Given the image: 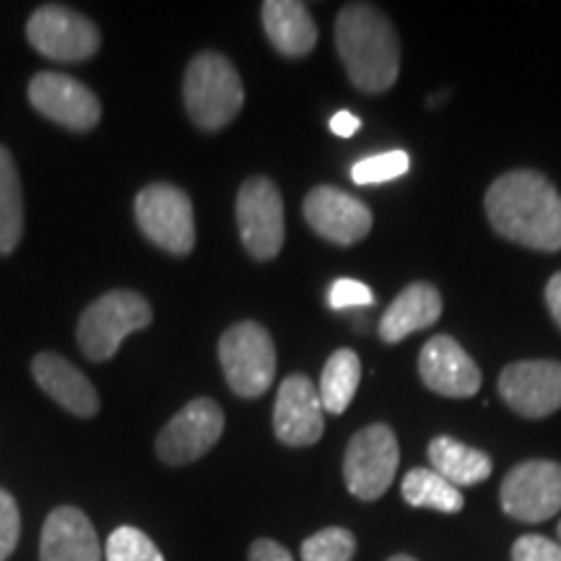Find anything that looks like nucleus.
<instances>
[{
	"label": "nucleus",
	"instance_id": "obj_11",
	"mask_svg": "<svg viewBox=\"0 0 561 561\" xmlns=\"http://www.w3.org/2000/svg\"><path fill=\"white\" fill-rule=\"evenodd\" d=\"M224 434V411L210 398H195L159 432L157 455L167 466H187L203 458Z\"/></svg>",
	"mask_w": 561,
	"mask_h": 561
},
{
	"label": "nucleus",
	"instance_id": "obj_7",
	"mask_svg": "<svg viewBox=\"0 0 561 561\" xmlns=\"http://www.w3.org/2000/svg\"><path fill=\"white\" fill-rule=\"evenodd\" d=\"M136 221L157 248L172 255H187L195 248L193 203L185 191L153 182L136 198Z\"/></svg>",
	"mask_w": 561,
	"mask_h": 561
},
{
	"label": "nucleus",
	"instance_id": "obj_30",
	"mask_svg": "<svg viewBox=\"0 0 561 561\" xmlns=\"http://www.w3.org/2000/svg\"><path fill=\"white\" fill-rule=\"evenodd\" d=\"M512 561H561V543L543 536H520L512 546Z\"/></svg>",
	"mask_w": 561,
	"mask_h": 561
},
{
	"label": "nucleus",
	"instance_id": "obj_4",
	"mask_svg": "<svg viewBox=\"0 0 561 561\" xmlns=\"http://www.w3.org/2000/svg\"><path fill=\"white\" fill-rule=\"evenodd\" d=\"M153 320L151 305L130 289L107 291L83 310L79 320L81 351L91 362H107L130 333L144 331Z\"/></svg>",
	"mask_w": 561,
	"mask_h": 561
},
{
	"label": "nucleus",
	"instance_id": "obj_25",
	"mask_svg": "<svg viewBox=\"0 0 561 561\" xmlns=\"http://www.w3.org/2000/svg\"><path fill=\"white\" fill-rule=\"evenodd\" d=\"M107 561H167L159 546L146 536L144 530L133 525H121L110 533L107 549H104Z\"/></svg>",
	"mask_w": 561,
	"mask_h": 561
},
{
	"label": "nucleus",
	"instance_id": "obj_24",
	"mask_svg": "<svg viewBox=\"0 0 561 561\" xmlns=\"http://www.w3.org/2000/svg\"><path fill=\"white\" fill-rule=\"evenodd\" d=\"M401 494L411 507L437 510L445 512V515H455V512H460L462 504H466L460 489L453 486L447 479H442V476L437 471H432V468H413V471L405 473L401 483Z\"/></svg>",
	"mask_w": 561,
	"mask_h": 561
},
{
	"label": "nucleus",
	"instance_id": "obj_6",
	"mask_svg": "<svg viewBox=\"0 0 561 561\" xmlns=\"http://www.w3.org/2000/svg\"><path fill=\"white\" fill-rule=\"evenodd\" d=\"M401 450L388 424H369L351 437L343 458V479L356 500L375 502L396 481Z\"/></svg>",
	"mask_w": 561,
	"mask_h": 561
},
{
	"label": "nucleus",
	"instance_id": "obj_13",
	"mask_svg": "<svg viewBox=\"0 0 561 561\" xmlns=\"http://www.w3.org/2000/svg\"><path fill=\"white\" fill-rule=\"evenodd\" d=\"M496 388L502 401L520 416H551L561 409V364L549 359L507 364Z\"/></svg>",
	"mask_w": 561,
	"mask_h": 561
},
{
	"label": "nucleus",
	"instance_id": "obj_5",
	"mask_svg": "<svg viewBox=\"0 0 561 561\" xmlns=\"http://www.w3.org/2000/svg\"><path fill=\"white\" fill-rule=\"evenodd\" d=\"M219 359L229 388L240 398H261L276 375V346L261 322H237L219 341Z\"/></svg>",
	"mask_w": 561,
	"mask_h": 561
},
{
	"label": "nucleus",
	"instance_id": "obj_1",
	"mask_svg": "<svg viewBox=\"0 0 561 561\" xmlns=\"http://www.w3.org/2000/svg\"><path fill=\"white\" fill-rule=\"evenodd\" d=\"M486 216L496 234L523 248L561 250V193L536 170H515L491 182Z\"/></svg>",
	"mask_w": 561,
	"mask_h": 561
},
{
	"label": "nucleus",
	"instance_id": "obj_15",
	"mask_svg": "<svg viewBox=\"0 0 561 561\" xmlns=\"http://www.w3.org/2000/svg\"><path fill=\"white\" fill-rule=\"evenodd\" d=\"M305 219L322 240L343 244V248L362 242L371 229V210L367 203L333 185L312 187L305 198Z\"/></svg>",
	"mask_w": 561,
	"mask_h": 561
},
{
	"label": "nucleus",
	"instance_id": "obj_21",
	"mask_svg": "<svg viewBox=\"0 0 561 561\" xmlns=\"http://www.w3.org/2000/svg\"><path fill=\"white\" fill-rule=\"evenodd\" d=\"M430 462L432 471H437L442 479H447L453 486H476V483L486 481L494 462L479 447H468L455 437L439 434L430 442Z\"/></svg>",
	"mask_w": 561,
	"mask_h": 561
},
{
	"label": "nucleus",
	"instance_id": "obj_22",
	"mask_svg": "<svg viewBox=\"0 0 561 561\" xmlns=\"http://www.w3.org/2000/svg\"><path fill=\"white\" fill-rule=\"evenodd\" d=\"M24 234V198L11 151L0 146V255H11Z\"/></svg>",
	"mask_w": 561,
	"mask_h": 561
},
{
	"label": "nucleus",
	"instance_id": "obj_10",
	"mask_svg": "<svg viewBox=\"0 0 561 561\" xmlns=\"http://www.w3.org/2000/svg\"><path fill=\"white\" fill-rule=\"evenodd\" d=\"M502 510L520 523L551 520L561 510V462L525 460L504 476Z\"/></svg>",
	"mask_w": 561,
	"mask_h": 561
},
{
	"label": "nucleus",
	"instance_id": "obj_28",
	"mask_svg": "<svg viewBox=\"0 0 561 561\" xmlns=\"http://www.w3.org/2000/svg\"><path fill=\"white\" fill-rule=\"evenodd\" d=\"M328 305L335 312L351 310V307H369L375 305V291L356 278H339L328 291Z\"/></svg>",
	"mask_w": 561,
	"mask_h": 561
},
{
	"label": "nucleus",
	"instance_id": "obj_35",
	"mask_svg": "<svg viewBox=\"0 0 561 561\" xmlns=\"http://www.w3.org/2000/svg\"><path fill=\"white\" fill-rule=\"evenodd\" d=\"M557 533H559V541H561V523H559V530Z\"/></svg>",
	"mask_w": 561,
	"mask_h": 561
},
{
	"label": "nucleus",
	"instance_id": "obj_26",
	"mask_svg": "<svg viewBox=\"0 0 561 561\" xmlns=\"http://www.w3.org/2000/svg\"><path fill=\"white\" fill-rule=\"evenodd\" d=\"M356 538L346 528H325L301 543V561H351Z\"/></svg>",
	"mask_w": 561,
	"mask_h": 561
},
{
	"label": "nucleus",
	"instance_id": "obj_18",
	"mask_svg": "<svg viewBox=\"0 0 561 561\" xmlns=\"http://www.w3.org/2000/svg\"><path fill=\"white\" fill-rule=\"evenodd\" d=\"M32 375L39 388L73 416L89 419L100 411V396L89 377L53 351H42L34 356Z\"/></svg>",
	"mask_w": 561,
	"mask_h": 561
},
{
	"label": "nucleus",
	"instance_id": "obj_27",
	"mask_svg": "<svg viewBox=\"0 0 561 561\" xmlns=\"http://www.w3.org/2000/svg\"><path fill=\"white\" fill-rule=\"evenodd\" d=\"M411 159L405 151H385L377 153V157H367L356 161L351 167V180L356 185H380V182H390L403 178L409 172Z\"/></svg>",
	"mask_w": 561,
	"mask_h": 561
},
{
	"label": "nucleus",
	"instance_id": "obj_23",
	"mask_svg": "<svg viewBox=\"0 0 561 561\" xmlns=\"http://www.w3.org/2000/svg\"><path fill=\"white\" fill-rule=\"evenodd\" d=\"M362 380V364L359 356L351 348H339L328 359L325 369H322L318 392L322 409L331 413H343L354 401L356 390H359Z\"/></svg>",
	"mask_w": 561,
	"mask_h": 561
},
{
	"label": "nucleus",
	"instance_id": "obj_31",
	"mask_svg": "<svg viewBox=\"0 0 561 561\" xmlns=\"http://www.w3.org/2000/svg\"><path fill=\"white\" fill-rule=\"evenodd\" d=\"M248 561H294V557L286 546L273 541V538H257V541L250 546Z\"/></svg>",
	"mask_w": 561,
	"mask_h": 561
},
{
	"label": "nucleus",
	"instance_id": "obj_12",
	"mask_svg": "<svg viewBox=\"0 0 561 561\" xmlns=\"http://www.w3.org/2000/svg\"><path fill=\"white\" fill-rule=\"evenodd\" d=\"M30 102L47 121L76 133L94 130L102 117V104L94 91L53 70H42L34 76L30 83Z\"/></svg>",
	"mask_w": 561,
	"mask_h": 561
},
{
	"label": "nucleus",
	"instance_id": "obj_34",
	"mask_svg": "<svg viewBox=\"0 0 561 561\" xmlns=\"http://www.w3.org/2000/svg\"><path fill=\"white\" fill-rule=\"evenodd\" d=\"M388 561H416V559L409 557V553H396V557H390Z\"/></svg>",
	"mask_w": 561,
	"mask_h": 561
},
{
	"label": "nucleus",
	"instance_id": "obj_29",
	"mask_svg": "<svg viewBox=\"0 0 561 561\" xmlns=\"http://www.w3.org/2000/svg\"><path fill=\"white\" fill-rule=\"evenodd\" d=\"M21 536L19 504L5 489H0V561H5L16 551Z\"/></svg>",
	"mask_w": 561,
	"mask_h": 561
},
{
	"label": "nucleus",
	"instance_id": "obj_9",
	"mask_svg": "<svg viewBox=\"0 0 561 561\" xmlns=\"http://www.w3.org/2000/svg\"><path fill=\"white\" fill-rule=\"evenodd\" d=\"M26 37L34 50L58 62L89 60L102 45L94 21L66 5H42L34 11L26 24Z\"/></svg>",
	"mask_w": 561,
	"mask_h": 561
},
{
	"label": "nucleus",
	"instance_id": "obj_19",
	"mask_svg": "<svg viewBox=\"0 0 561 561\" xmlns=\"http://www.w3.org/2000/svg\"><path fill=\"white\" fill-rule=\"evenodd\" d=\"M442 314V297L426 280H416V284L405 286L398 294L396 301L385 310L377 325V333L385 343H401L405 335L424 331V328L434 325Z\"/></svg>",
	"mask_w": 561,
	"mask_h": 561
},
{
	"label": "nucleus",
	"instance_id": "obj_3",
	"mask_svg": "<svg viewBox=\"0 0 561 561\" xmlns=\"http://www.w3.org/2000/svg\"><path fill=\"white\" fill-rule=\"evenodd\" d=\"M191 121L201 130H221L240 115L244 89L237 68L221 53H201L191 60L182 83Z\"/></svg>",
	"mask_w": 561,
	"mask_h": 561
},
{
	"label": "nucleus",
	"instance_id": "obj_33",
	"mask_svg": "<svg viewBox=\"0 0 561 561\" xmlns=\"http://www.w3.org/2000/svg\"><path fill=\"white\" fill-rule=\"evenodd\" d=\"M359 117L356 115H351V112H339V115H333V121H331V130L335 133V136H341V138H348V136H354L356 130H359Z\"/></svg>",
	"mask_w": 561,
	"mask_h": 561
},
{
	"label": "nucleus",
	"instance_id": "obj_8",
	"mask_svg": "<svg viewBox=\"0 0 561 561\" xmlns=\"http://www.w3.org/2000/svg\"><path fill=\"white\" fill-rule=\"evenodd\" d=\"M237 227L244 250L255 261H273L284 248V198L276 182L268 178H250L237 195Z\"/></svg>",
	"mask_w": 561,
	"mask_h": 561
},
{
	"label": "nucleus",
	"instance_id": "obj_17",
	"mask_svg": "<svg viewBox=\"0 0 561 561\" xmlns=\"http://www.w3.org/2000/svg\"><path fill=\"white\" fill-rule=\"evenodd\" d=\"M39 561H102V546L87 512L55 507L47 515L39 541Z\"/></svg>",
	"mask_w": 561,
	"mask_h": 561
},
{
	"label": "nucleus",
	"instance_id": "obj_2",
	"mask_svg": "<svg viewBox=\"0 0 561 561\" xmlns=\"http://www.w3.org/2000/svg\"><path fill=\"white\" fill-rule=\"evenodd\" d=\"M335 47L348 81L364 94H385L398 81L401 45L390 19L369 3L343 5L335 21Z\"/></svg>",
	"mask_w": 561,
	"mask_h": 561
},
{
	"label": "nucleus",
	"instance_id": "obj_14",
	"mask_svg": "<svg viewBox=\"0 0 561 561\" xmlns=\"http://www.w3.org/2000/svg\"><path fill=\"white\" fill-rule=\"evenodd\" d=\"M273 432L278 442L289 447H310L325 432V409H322L318 385L307 375H289L280 382L273 409Z\"/></svg>",
	"mask_w": 561,
	"mask_h": 561
},
{
	"label": "nucleus",
	"instance_id": "obj_20",
	"mask_svg": "<svg viewBox=\"0 0 561 561\" xmlns=\"http://www.w3.org/2000/svg\"><path fill=\"white\" fill-rule=\"evenodd\" d=\"M263 26L271 45L286 58H305L318 45V24L299 0H268L263 3Z\"/></svg>",
	"mask_w": 561,
	"mask_h": 561
},
{
	"label": "nucleus",
	"instance_id": "obj_16",
	"mask_svg": "<svg viewBox=\"0 0 561 561\" xmlns=\"http://www.w3.org/2000/svg\"><path fill=\"white\" fill-rule=\"evenodd\" d=\"M419 375L426 388L445 398H471L481 388V369L453 335H434L419 354Z\"/></svg>",
	"mask_w": 561,
	"mask_h": 561
},
{
	"label": "nucleus",
	"instance_id": "obj_32",
	"mask_svg": "<svg viewBox=\"0 0 561 561\" xmlns=\"http://www.w3.org/2000/svg\"><path fill=\"white\" fill-rule=\"evenodd\" d=\"M546 305H549L553 322L561 328V271L553 273L549 284H546Z\"/></svg>",
	"mask_w": 561,
	"mask_h": 561
}]
</instances>
